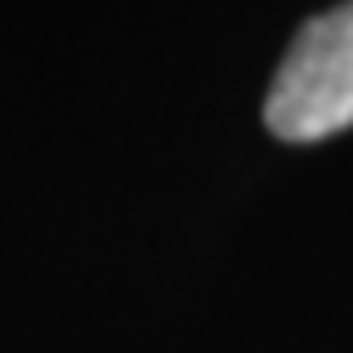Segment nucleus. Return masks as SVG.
<instances>
[{
  "instance_id": "obj_1",
  "label": "nucleus",
  "mask_w": 353,
  "mask_h": 353,
  "mask_svg": "<svg viewBox=\"0 0 353 353\" xmlns=\"http://www.w3.org/2000/svg\"><path fill=\"white\" fill-rule=\"evenodd\" d=\"M265 123L285 143H319L353 128V0L299 25L265 99Z\"/></svg>"
}]
</instances>
